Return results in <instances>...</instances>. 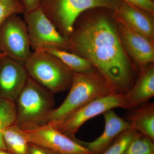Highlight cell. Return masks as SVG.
Instances as JSON below:
<instances>
[{
  "label": "cell",
  "mask_w": 154,
  "mask_h": 154,
  "mask_svg": "<svg viewBox=\"0 0 154 154\" xmlns=\"http://www.w3.org/2000/svg\"><path fill=\"white\" fill-rule=\"evenodd\" d=\"M15 103V125L23 130H29L46 124L55 102L53 94L28 76Z\"/></svg>",
  "instance_id": "obj_3"
},
{
  "label": "cell",
  "mask_w": 154,
  "mask_h": 154,
  "mask_svg": "<svg viewBox=\"0 0 154 154\" xmlns=\"http://www.w3.org/2000/svg\"><path fill=\"white\" fill-rule=\"evenodd\" d=\"M113 94L115 93L113 88L96 69L88 72H72L68 94L63 102L51 112L45 124L54 125L84 105Z\"/></svg>",
  "instance_id": "obj_2"
},
{
  "label": "cell",
  "mask_w": 154,
  "mask_h": 154,
  "mask_svg": "<svg viewBox=\"0 0 154 154\" xmlns=\"http://www.w3.org/2000/svg\"><path fill=\"white\" fill-rule=\"evenodd\" d=\"M6 56L5 54H4V53H3L2 52L0 51V60L2 59L3 58H4V57H6Z\"/></svg>",
  "instance_id": "obj_26"
},
{
  "label": "cell",
  "mask_w": 154,
  "mask_h": 154,
  "mask_svg": "<svg viewBox=\"0 0 154 154\" xmlns=\"http://www.w3.org/2000/svg\"><path fill=\"white\" fill-rule=\"evenodd\" d=\"M25 10V13L34 11L39 8L40 0H19Z\"/></svg>",
  "instance_id": "obj_24"
},
{
  "label": "cell",
  "mask_w": 154,
  "mask_h": 154,
  "mask_svg": "<svg viewBox=\"0 0 154 154\" xmlns=\"http://www.w3.org/2000/svg\"><path fill=\"white\" fill-rule=\"evenodd\" d=\"M24 66L28 76L54 94L70 88L72 72L57 58L43 50L32 52Z\"/></svg>",
  "instance_id": "obj_4"
},
{
  "label": "cell",
  "mask_w": 154,
  "mask_h": 154,
  "mask_svg": "<svg viewBox=\"0 0 154 154\" xmlns=\"http://www.w3.org/2000/svg\"><path fill=\"white\" fill-rule=\"evenodd\" d=\"M152 1H154V0H152Z\"/></svg>",
  "instance_id": "obj_27"
},
{
  "label": "cell",
  "mask_w": 154,
  "mask_h": 154,
  "mask_svg": "<svg viewBox=\"0 0 154 154\" xmlns=\"http://www.w3.org/2000/svg\"><path fill=\"white\" fill-rule=\"evenodd\" d=\"M123 154H154V141L138 132Z\"/></svg>",
  "instance_id": "obj_19"
},
{
  "label": "cell",
  "mask_w": 154,
  "mask_h": 154,
  "mask_svg": "<svg viewBox=\"0 0 154 154\" xmlns=\"http://www.w3.org/2000/svg\"><path fill=\"white\" fill-rule=\"evenodd\" d=\"M0 154H11L8 152L4 150H0Z\"/></svg>",
  "instance_id": "obj_25"
},
{
  "label": "cell",
  "mask_w": 154,
  "mask_h": 154,
  "mask_svg": "<svg viewBox=\"0 0 154 154\" xmlns=\"http://www.w3.org/2000/svg\"><path fill=\"white\" fill-rule=\"evenodd\" d=\"M24 14L33 50L47 48L69 50L68 38L60 34L40 8Z\"/></svg>",
  "instance_id": "obj_7"
},
{
  "label": "cell",
  "mask_w": 154,
  "mask_h": 154,
  "mask_svg": "<svg viewBox=\"0 0 154 154\" xmlns=\"http://www.w3.org/2000/svg\"><path fill=\"white\" fill-rule=\"evenodd\" d=\"M136 8L154 15V2L152 0H122Z\"/></svg>",
  "instance_id": "obj_22"
},
{
  "label": "cell",
  "mask_w": 154,
  "mask_h": 154,
  "mask_svg": "<svg viewBox=\"0 0 154 154\" xmlns=\"http://www.w3.org/2000/svg\"><path fill=\"white\" fill-rule=\"evenodd\" d=\"M30 48L26 22L18 14L11 15L0 28V51L24 64L32 53Z\"/></svg>",
  "instance_id": "obj_8"
},
{
  "label": "cell",
  "mask_w": 154,
  "mask_h": 154,
  "mask_svg": "<svg viewBox=\"0 0 154 154\" xmlns=\"http://www.w3.org/2000/svg\"><path fill=\"white\" fill-rule=\"evenodd\" d=\"M105 120L104 130L101 136L91 142L77 140L78 142L91 154H100L107 149L116 139L122 132L130 128L128 122L120 117L113 109L102 114Z\"/></svg>",
  "instance_id": "obj_13"
},
{
  "label": "cell",
  "mask_w": 154,
  "mask_h": 154,
  "mask_svg": "<svg viewBox=\"0 0 154 154\" xmlns=\"http://www.w3.org/2000/svg\"><path fill=\"white\" fill-rule=\"evenodd\" d=\"M125 119L130 128L136 131L154 141V104L147 102L129 110Z\"/></svg>",
  "instance_id": "obj_15"
},
{
  "label": "cell",
  "mask_w": 154,
  "mask_h": 154,
  "mask_svg": "<svg viewBox=\"0 0 154 154\" xmlns=\"http://www.w3.org/2000/svg\"><path fill=\"white\" fill-rule=\"evenodd\" d=\"M22 130L29 143L46 148L58 154H91L78 142L77 139H72L51 125Z\"/></svg>",
  "instance_id": "obj_9"
},
{
  "label": "cell",
  "mask_w": 154,
  "mask_h": 154,
  "mask_svg": "<svg viewBox=\"0 0 154 154\" xmlns=\"http://www.w3.org/2000/svg\"><path fill=\"white\" fill-rule=\"evenodd\" d=\"M118 0H40L39 8L59 32L68 38L77 19L84 12L96 8L113 11Z\"/></svg>",
  "instance_id": "obj_5"
},
{
  "label": "cell",
  "mask_w": 154,
  "mask_h": 154,
  "mask_svg": "<svg viewBox=\"0 0 154 154\" xmlns=\"http://www.w3.org/2000/svg\"><path fill=\"white\" fill-rule=\"evenodd\" d=\"M112 13L116 21L154 42V15L122 0L117 1Z\"/></svg>",
  "instance_id": "obj_12"
},
{
  "label": "cell",
  "mask_w": 154,
  "mask_h": 154,
  "mask_svg": "<svg viewBox=\"0 0 154 154\" xmlns=\"http://www.w3.org/2000/svg\"><path fill=\"white\" fill-rule=\"evenodd\" d=\"M28 78L24 63L7 57L0 60V97L15 101Z\"/></svg>",
  "instance_id": "obj_11"
},
{
  "label": "cell",
  "mask_w": 154,
  "mask_h": 154,
  "mask_svg": "<svg viewBox=\"0 0 154 154\" xmlns=\"http://www.w3.org/2000/svg\"><path fill=\"white\" fill-rule=\"evenodd\" d=\"M29 151L30 154H58L49 149L31 143H29Z\"/></svg>",
  "instance_id": "obj_23"
},
{
  "label": "cell",
  "mask_w": 154,
  "mask_h": 154,
  "mask_svg": "<svg viewBox=\"0 0 154 154\" xmlns=\"http://www.w3.org/2000/svg\"><path fill=\"white\" fill-rule=\"evenodd\" d=\"M154 96V66L152 63L141 71L137 81L123 95L125 108L130 110L148 102Z\"/></svg>",
  "instance_id": "obj_14"
},
{
  "label": "cell",
  "mask_w": 154,
  "mask_h": 154,
  "mask_svg": "<svg viewBox=\"0 0 154 154\" xmlns=\"http://www.w3.org/2000/svg\"><path fill=\"white\" fill-rule=\"evenodd\" d=\"M42 50L57 58L72 72H88L96 69L86 59L74 53L52 48H47Z\"/></svg>",
  "instance_id": "obj_16"
},
{
  "label": "cell",
  "mask_w": 154,
  "mask_h": 154,
  "mask_svg": "<svg viewBox=\"0 0 154 154\" xmlns=\"http://www.w3.org/2000/svg\"><path fill=\"white\" fill-rule=\"evenodd\" d=\"M3 140L6 150L11 154H30L29 143L23 130L15 124L2 131Z\"/></svg>",
  "instance_id": "obj_17"
},
{
  "label": "cell",
  "mask_w": 154,
  "mask_h": 154,
  "mask_svg": "<svg viewBox=\"0 0 154 154\" xmlns=\"http://www.w3.org/2000/svg\"><path fill=\"white\" fill-rule=\"evenodd\" d=\"M116 107L125 108L122 94H113L98 98L75 110L63 120L52 125L72 139L76 140V134L86 122Z\"/></svg>",
  "instance_id": "obj_6"
},
{
  "label": "cell",
  "mask_w": 154,
  "mask_h": 154,
  "mask_svg": "<svg viewBox=\"0 0 154 154\" xmlns=\"http://www.w3.org/2000/svg\"><path fill=\"white\" fill-rule=\"evenodd\" d=\"M80 16L68 38L69 50L91 63L115 94H126L134 84L135 69L113 23L112 11L96 8Z\"/></svg>",
  "instance_id": "obj_1"
},
{
  "label": "cell",
  "mask_w": 154,
  "mask_h": 154,
  "mask_svg": "<svg viewBox=\"0 0 154 154\" xmlns=\"http://www.w3.org/2000/svg\"><path fill=\"white\" fill-rule=\"evenodd\" d=\"M137 131L129 128L120 134L111 145L100 154H123Z\"/></svg>",
  "instance_id": "obj_20"
},
{
  "label": "cell",
  "mask_w": 154,
  "mask_h": 154,
  "mask_svg": "<svg viewBox=\"0 0 154 154\" xmlns=\"http://www.w3.org/2000/svg\"><path fill=\"white\" fill-rule=\"evenodd\" d=\"M16 121L15 101L0 97V150L7 151L2 131L7 128L15 124Z\"/></svg>",
  "instance_id": "obj_18"
},
{
  "label": "cell",
  "mask_w": 154,
  "mask_h": 154,
  "mask_svg": "<svg viewBox=\"0 0 154 154\" xmlns=\"http://www.w3.org/2000/svg\"><path fill=\"white\" fill-rule=\"evenodd\" d=\"M25 13L19 0H0V28L11 15Z\"/></svg>",
  "instance_id": "obj_21"
},
{
  "label": "cell",
  "mask_w": 154,
  "mask_h": 154,
  "mask_svg": "<svg viewBox=\"0 0 154 154\" xmlns=\"http://www.w3.org/2000/svg\"><path fill=\"white\" fill-rule=\"evenodd\" d=\"M116 22L119 35L123 47L141 71L154 62V42L121 22Z\"/></svg>",
  "instance_id": "obj_10"
}]
</instances>
